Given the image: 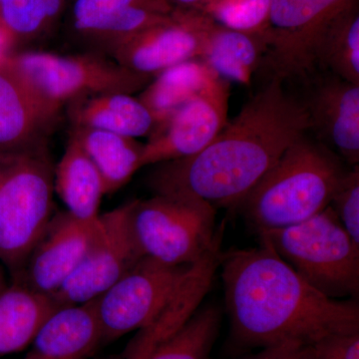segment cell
<instances>
[{
    "mask_svg": "<svg viewBox=\"0 0 359 359\" xmlns=\"http://www.w3.org/2000/svg\"><path fill=\"white\" fill-rule=\"evenodd\" d=\"M358 0H271L263 67L283 83L308 85L320 74L318 45L335 20Z\"/></svg>",
    "mask_w": 359,
    "mask_h": 359,
    "instance_id": "ba28073f",
    "label": "cell"
},
{
    "mask_svg": "<svg viewBox=\"0 0 359 359\" xmlns=\"http://www.w3.org/2000/svg\"><path fill=\"white\" fill-rule=\"evenodd\" d=\"M219 245L190 266L172 287L151 320L123 351L121 359H144L190 320L211 290L221 263Z\"/></svg>",
    "mask_w": 359,
    "mask_h": 359,
    "instance_id": "2e32d148",
    "label": "cell"
},
{
    "mask_svg": "<svg viewBox=\"0 0 359 359\" xmlns=\"http://www.w3.org/2000/svg\"><path fill=\"white\" fill-rule=\"evenodd\" d=\"M98 224L99 219L95 223H85L67 211L54 212L20 276L11 282L53 297L81 262Z\"/></svg>",
    "mask_w": 359,
    "mask_h": 359,
    "instance_id": "5bb4252c",
    "label": "cell"
},
{
    "mask_svg": "<svg viewBox=\"0 0 359 359\" xmlns=\"http://www.w3.org/2000/svg\"><path fill=\"white\" fill-rule=\"evenodd\" d=\"M61 309L50 297L20 283L0 289V358L25 351L54 311Z\"/></svg>",
    "mask_w": 359,
    "mask_h": 359,
    "instance_id": "44dd1931",
    "label": "cell"
},
{
    "mask_svg": "<svg viewBox=\"0 0 359 359\" xmlns=\"http://www.w3.org/2000/svg\"><path fill=\"white\" fill-rule=\"evenodd\" d=\"M4 61L35 96L57 112L86 97L139 93L153 76L134 72L114 59L81 51L59 54L25 50L7 54Z\"/></svg>",
    "mask_w": 359,
    "mask_h": 359,
    "instance_id": "8992f818",
    "label": "cell"
},
{
    "mask_svg": "<svg viewBox=\"0 0 359 359\" xmlns=\"http://www.w3.org/2000/svg\"><path fill=\"white\" fill-rule=\"evenodd\" d=\"M8 283L6 278V275H4V269H2L1 266H0V289L6 287V285Z\"/></svg>",
    "mask_w": 359,
    "mask_h": 359,
    "instance_id": "d6a6232c",
    "label": "cell"
},
{
    "mask_svg": "<svg viewBox=\"0 0 359 359\" xmlns=\"http://www.w3.org/2000/svg\"><path fill=\"white\" fill-rule=\"evenodd\" d=\"M216 208L192 196L154 195L129 202L130 230L143 257L190 266L218 247Z\"/></svg>",
    "mask_w": 359,
    "mask_h": 359,
    "instance_id": "52a82bcc",
    "label": "cell"
},
{
    "mask_svg": "<svg viewBox=\"0 0 359 359\" xmlns=\"http://www.w3.org/2000/svg\"><path fill=\"white\" fill-rule=\"evenodd\" d=\"M129 202L100 214L88 250L70 278L52 297L60 308L100 297L143 257L130 230Z\"/></svg>",
    "mask_w": 359,
    "mask_h": 359,
    "instance_id": "9c48e42d",
    "label": "cell"
},
{
    "mask_svg": "<svg viewBox=\"0 0 359 359\" xmlns=\"http://www.w3.org/2000/svg\"><path fill=\"white\" fill-rule=\"evenodd\" d=\"M70 135L76 139L98 170L105 195L117 192L143 168L144 144L135 138L82 127H71Z\"/></svg>",
    "mask_w": 359,
    "mask_h": 359,
    "instance_id": "603a6c76",
    "label": "cell"
},
{
    "mask_svg": "<svg viewBox=\"0 0 359 359\" xmlns=\"http://www.w3.org/2000/svg\"><path fill=\"white\" fill-rule=\"evenodd\" d=\"M54 191L73 217L85 223L98 221L101 201L105 195L103 180L71 135L62 157L55 165Z\"/></svg>",
    "mask_w": 359,
    "mask_h": 359,
    "instance_id": "ffe728a7",
    "label": "cell"
},
{
    "mask_svg": "<svg viewBox=\"0 0 359 359\" xmlns=\"http://www.w3.org/2000/svg\"><path fill=\"white\" fill-rule=\"evenodd\" d=\"M264 54L263 35L237 32L211 21L200 58L222 80L250 86L263 65Z\"/></svg>",
    "mask_w": 359,
    "mask_h": 359,
    "instance_id": "7402d4cb",
    "label": "cell"
},
{
    "mask_svg": "<svg viewBox=\"0 0 359 359\" xmlns=\"http://www.w3.org/2000/svg\"><path fill=\"white\" fill-rule=\"evenodd\" d=\"M23 359H88L102 347L95 299L61 308L44 321Z\"/></svg>",
    "mask_w": 359,
    "mask_h": 359,
    "instance_id": "ac0fdd59",
    "label": "cell"
},
{
    "mask_svg": "<svg viewBox=\"0 0 359 359\" xmlns=\"http://www.w3.org/2000/svg\"><path fill=\"white\" fill-rule=\"evenodd\" d=\"M330 207L351 238L359 245V167L347 169L340 178Z\"/></svg>",
    "mask_w": 359,
    "mask_h": 359,
    "instance_id": "f1b7e54d",
    "label": "cell"
},
{
    "mask_svg": "<svg viewBox=\"0 0 359 359\" xmlns=\"http://www.w3.org/2000/svg\"><path fill=\"white\" fill-rule=\"evenodd\" d=\"M230 84L218 78L158 124L144 144L142 167L184 159L207 148L229 121Z\"/></svg>",
    "mask_w": 359,
    "mask_h": 359,
    "instance_id": "7c38bea8",
    "label": "cell"
},
{
    "mask_svg": "<svg viewBox=\"0 0 359 359\" xmlns=\"http://www.w3.org/2000/svg\"><path fill=\"white\" fill-rule=\"evenodd\" d=\"M167 0H67L65 29L82 51L110 57L117 47L173 13Z\"/></svg>",
    "mask_w": 359,
    "mask_h": 359,
    "instance_id": "8fae6325",
    "label": "cell"
},
{
    "mask_svg": "<svg viewBox=\"0 0 359 359\" xmlns=\"http://www.w3.org/2000/svg\"><path fill=\"white\" fill-rule=\"evenodd\" d=\"M71 127L103 130L130 137H149L157 121L138 97L108 93L86 97L65 107Z\"/></svg>",
    "mask_w": 359,
    "mask_h": 359,
    "instance_id": "d6986e66",
    "label": "cell"
},
{
    "mask_svg": "<svg viewBox=\"0 0 359 359\" xmlns=\"http://www.w3.org/2000/svg\"><path fill=\"white\" fill-rule=\"evenodd\" d=\"M320 73L359 85V6L349 7L328 27L316 53Z\"/></svg>",
    "mask_w": 359,
    "mask_h": 359,
    "instance_id": "d4e9b609",
    "label": "cell"
},
{
    "mask_svg": "<svg viewBox=\"0 0 359 359\" xmlns=\"http://www.w3.org/2000/svg\"><path fill=\"white\" fill-rule=\"evenodd\" d=\"M170 6L178 11H201L209 0H167Z\"/></svg>",
    "mask_w": 359,
    "mask_h": 359,
    "instance_id": "1f68e13d",
    "label": "cell"
},
{
    "mask_svg": "<svg viewBox=\"0 0 359 359\" xmlns=\"http://www.w3.org/2000/svg\"><path fill=\"white\" fill-rule=\"evenodd\" d=\"M218 78L202 59H191L155 75L139 92L138 99L160 124Z\"/></svg>",
    "mask_w": 359,
    "mask_h": 359,
    "instance_id": "cb8c5ba5",
    "label": "cell"
},
{
    "mask_svg": "<svg viewBox=\"0 0 359 359\" xmlns=\"http://www.w3.org/2000/svg\"><path fill=\"white\" fill-rule=\"evenodd\" d=\"M271 0H209L200 13L215 25L249 34L263 35Z\"/></svg>",
    "mask_w": 359,
    "mask_h": 359,
    "instance_id": "83f0119b",
    "label": "cell"
},
{
    "mask_svg": "<svg viewBox=\"0 0 359 359\" xmlns=\"http://www.w3.org/2000/svg\"><path fill=\"white\" fill-rule=\"evenodd\" d=\"M211 20L200 11L174 9L169 18L120 45L111 54L120 65L154 77L172 66L200 58Z\"/></svg>",
    "mask_w": 359,
    "mask_h": 359,
    "instance_id": "4fadbf2b",
    "label": "cell"
},
{
    "mask_svg": "<svg viewBox=\"0 0 359 359\" xmlns=\"http://www.w3.org/2000/svg\"><path fill=\"white\" fill-rule=\"evenodd\" d=\"M60 114L39 100L4 58L0 60V153L49 142Z\"/></svg>",
    "mask_w": 359,
    "mask_h": 359,
    "instance_id": "e0dca14e",
    "label": "cell"
},
{
    "mask_svg": "<svg viewBox=\"0 0 359 359\" xmlns=\"http://www.w3.org/2000/svg\"><path fill=\"white\" fill-rule=\"evenodd\" d=\"M311 346L287 342L264 347L256 355L250 359H309L311 358Z\"/></svg>",
    "mask_w": 359,
    "mask_h": 359,
    "instance_id": "4dcf8cb0",
    "label": "cell"
},
{
    "mask_svg": "<svg viewBox=\"0 0 359 359\" xmlns=\"http://www.w3.org/2000/svg\"><path fill=\"white\" fill-rule=\"evenodd\" d=\"M191 266H168L144 257L109 290L96 297L102 346L143 327Z\"/></svg>",
    "mask_w": 359,
    "mask_h": 359,
    "instance_id": "30bf717a",
    "label": "cell"
},
{
    "mask_svg": "<svg viewBox=\"0 0 359 359\" xmlns=\"http://www.w3.org/2000/svg\"><path fill=\"white\" fill-rule=\"evenodd\" d=\"M219 266L231 334L240 346H311L332 335L359 332L356 299H328L264 241L254 249L222 254Z\"/></svg>",
    "mask_w": 359,
    "mask_h": 359,
    "instance_id": "7a4b0ae2",
    "label": "cell"
},
{
    "mask_svg": "<svg viewBox=\"0 0 359 359\" xmlns=\"http://www.w3.org/2000/svg\"><path fill=\"white\" fill-rule=\"evenodd\" d=\"M259 233V240L320 294L337 301L358 299L359 245L330 205L301 223Z\"/></svg>",
    "mask_w": 359,
    "mask_h": 359,
    "instance_id": "5b68a950",
    "label": "cell"
},
{
    "mask_svg": "<svg viewBox=\"0 0 359 359\" xmlns=\"http://www.w3.org/2000/svg\"><path fill=\"white\" fill-rule=\"evenodd\" d=\"M309 359H359V332L332 335L311 344Z\"/></svg>",
    "mask_w": 359,
    "mask_h": 359,
    "instance_id": "f546056e",
    "label": "cell"
},
{
    "mask_svg": "<svg viewBox=\"0 0 359 359\" xmlns=\"http://www.w3.org/2000/svg\"><path fill=\"white\" fill-rule=\"evenodd\" d=\"M309 133L285 150L238 204L259 233L306 221L330 205L344 161Z\"/></svg>",
    "mask_w": 359,
    "mask_h": 359,
    "instance_id": "3957f363",
    "label": "cell"
},
{
    "mask_svg": "<svg viewBox=\"0 0 359 359\" xmlns=\"http://www.w3.org/2000/svg\"><path fill=\"white\" fill-rule=\"evenodd\" d=\"M54 170L49 142L0 153V263L11 280L54 215Z\"/></svg>",
    "mask_w": 359,
    "mask_h": 359,
    "instance_id": "277c9868",
    "label": "cell"
},
{
    "mask_svg": "<svg viewBox=\"0 0 359 359\" xmlns=\"http://www.w3.org/2000/svg\"><path fill=\"white\" fill-rule=\"evenodd\" d=\"M221 320L218 306L210 304L201 308L179 332L144 359H209L218 337Z\"/></svg>",
    "mask_w": 359,
    "mask_h": 359,
    "instance_id": "4316f807",
    "label": "cell"
},
{
    "mask_svg": "<svg viewBox=\"0 0 359 359\" xmlns=\"http://www.w3.org/2000/svg\"><path fill=\"white\" fill-rule=\"evenodd\" d=\"M316 75L302 99L308 112L309 131L340 159L355 166L359 162V85L330 73Z\"/></svg>",
    "mask_w": 359,
    "mask_h": 359,
    "instance_id": "9a60e30c",
    "label": "cell"
},
{
    "mask_svg": "<svg viewBox=\"0 0 359 359\" xmlns=\"http://www.w3.org/2000/svg\"><path fill=\"white\" fill-rule=\"evenodd\" d=\"M67 0H0V25L11 43H26L50 32Z\"/></svg>",
    "mask_w": 359,
    "mask_h": 359,
    "instance_id": "484cf974",
    "label": "cell"
},
{
    "mask_svg": "<svg viewBox=\"0 0 359 359\" xmlns=\"http://www.w3.org/2000/svg\"><path fill=\"white\" fill-rule=\"evenodd\" d=\"M271 78L198 154L156 165L154 195L192 196L235 209L292 144L309 132L302 99Z\"/></svg>",
    "mask_w": 359,
    "mask_h": 359,
    "instance_id": "6da1fadb",
    "label": "cell"
}]
</instances>
